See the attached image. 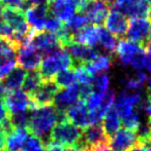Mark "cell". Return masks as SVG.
Returning a JSON list of instances; mask_svg holds the SVG:
<instances>
[{
    "instance_id": "obj_35",
    "label": "cell",
    "mask_w": 151,
    "mask_h": 151,
    "mask_svg": "<svg viewBox=\"0 0 151 151\" xmlns=\"http://www.w3.org/2000/svg\"><path fill=\"white\" fill-rule=\"evenodd\" d=\"M63 27H64V24L61 21H59L58 19L54 18L52 16H49L48 19L46 20V23H44V29L46 31L50 32V33L58 35L63 29Z\"/></svg>"
},
{
    "instance_id": "obj_14",
    "label": "cell",
    "mask_w": 151,
    "mask_h": 151,
    "mask_svg": "<svg viewBox=\"0 0 151 151\" xmlns=\"http://www.w3.org/2000/svg\"><path fill=\"white\" fill-rule=\"evenodd\" d=\"M81 139H82V142L84 143L87 150L97 147V146L105 145V144L110 145V139L107 137L101 123L91 124L83 129Z\"/></svg>"
},
{
    "instance_id": "obj_34",
    "label": "cell",
    "mask_w": 151,
    "mask_h": 151,
    "mask_svg": "<svg viewBox=\"0 0 151 151\" xmlns=\"http://www.w3.org/2000/svg\"><path fill=\"white\" fill-rule=\"evenodd\" d=\"M44 147V146L42 140H39L37 137H35V136L31 135L29 133L28 137H27V139L25 140L24 144H23L21 151H39Z\"/></svg>"
},
{
    "instance_id": "obj_1",
    "label": "cell",
    "mask_w": 151,
    "mask_h": 151,
    "mask_svg": "<svg viewBox=\"0 0 151 151\" xmlns=\"http://www.w3.org/2000/svg\"><path fill=\"white\" fill-rule=\"evenodd\" d=\"M57 122V111L53 106L37 107L30 110V118L27 129L31 135L37 137L47 147L50 142V134Z\"/></svg>"
},
{
    "instance_id": "obj_37",
    "label": "cell",
    "mask_w": 151,
    "mask_h": 151,
    "mask_svg": "<svg viewBox=\"0 0 151 151\" xmlns=\"http://www.w3.org/2000/svg\"><path fill=\"white\" fill-rule=\"evenodd\" d=\"M12 36V30L10 29V27L6 24L5 21L2 18V16L0 14V37L10 39Z\"/></svg>"
},
{
    "instance_id": "obj_17",
    "label": "cell",
    "mask_w": 151,
    "mask_h": 151,
    "mask_svg": "<svg viewBox=\"0 0 151 151\" xmlns=\"http://www.w3.org/2000/svg\"><path fill=\"white\" fill-rule=\"evenodd\" d=\"M137 133L128 129H120L110 140V147L114 151H128L137 142Z\"/></svg>"
},
{
    "instance_id": "obj_28",
    "label": "cell",
    "mask_w": 151,
    "mask_h": 151,
    "mask_svg": "<svg viewBox=\"0 0 151 151\" xmlns=\"http://www.w3.org/2000/svg\"><path fill=\"white\" fill-rule=\"evenodd\" d=\"M53 81L57 86L58 88H66L69 86L76 83V74L75 69H66L59 71L56 75L53 77Z\"/></svg>"
},
{
    "instance_id": "obj_19",
    "label": "cell",
    "mask_w": 151,
    "mask_h": 151,
    "mask_svg": "<svg viewBox=\"0 0 151 151\" xmlns=\"http://www.w3.org/2000/svg\"><path fill=\"white\" fill-rule=\"evenodd\" d=\"M66 119L78 127L79 129H85L88 125H90L89 121V113L85 106V102L80 100L75 105L69 107L65 112Z\"/></svg>"
},
{
    "instance_id": "obj_27",
    "label": "cell",
    "mask_w": 151,
    "mask_h": 151,
    "mask_svg": "<svg viewBox=\"0 0 151 151\" xmlns=\"http://www.w3.org/2000/svg\"><path fill=\"white\" fill-rule=\"evenodd\" d=\"M44 79H42V75L38 72V70H34V71H30L29 73L26 74L24 83H23L22 88L23 91L27 93V95L31 96L35 91L39 88V86L42 83Z\"/></svg>"
},
{
    "instance_id": "obj_10",
    "label": "cell",
    "mask_w": 151,
    "mask_h": 151,
    "mask_svg": "<svg viewBox=\"0 0 151 151\" xmlns=\"http://www.w3.org/2000/svg\"><path fill=\"white\" fill-rule=\"evenodd\" d=\"M82 12L94 26H101L105 23V20L109 14V5L103 0H87L86 4L82 8Z\"/></svg>"
},
{
    "instance_id": "obj_15",
    "label": "cell",
    "mask_w": 151,
    "mask_h": 151,
    "mask_svg": "<svg viewBox=\"0 0 151 151\" xmlns=\"http://www.w3.org/2000/svg\"><path fill=\"white\" fill-rule=\"evenodd\" d=\"M105 25L106 29L111 34H113L115 37L123 39L126 35L128 21H127V17H125L122 12L113 8L108 14L105 20Z\"/></svg>"
},
{
    "instance_id": "obj_8",
    "label": "cell",
    "mask_w": 151,
    "mask_h": 151,
    "mask_svg": "<svg viewBox=\"0 0 151 151\" xmlns=\"http://www.w3.org/2000/svg\"><path fill=\"white\" fill-rule=\"evenodd\" d=\"M3 102L9 114L16 113V112L27 111V110L36 108L33 105L30 96L21 90L6 91L3 98Z\"/></svg>"
},
{
    "instance_id": "obj_50",
    "label": "cell",
    "mask_w": 151,
    "mask_h": 151,
    "mask_svg": "<svg viewBox=\"0 0 151 151\" xmlns=\"http://www.w3.org/2000/svg\"><path fill=\"white\" fill-rule=\"evenodd\" d=\"M2 9H3V4H2L1 1H0V12H2Z\"/></svg>"
},
{
    "instance_id": "obj_55",
    "label": "cell",
    "mask_w": 151,
    "mask_h": 151,
    "mask_svg": "<svg viewBox=\"0 0 151 151\" xmlns=\"http://www.w3.org/2000/svg\"><path fill=\"white\" fill-rule=\"evenodd\" d=\"M2 151H3V150H2Z\"/></svg>"
},
{
    "instance_id": "obj_38",
    "label": "cell",
    "mask_w": 151,
    "mask_h": 151,
    "mask_svg": "<svg viewBox=\"0 0 151 151\" xmlns=\"http://www.w3.org/2000/svg\"><path fill=\"white\" fill-rule=\"evenodd\" d=\"M1 3L3 5H5L6 7L9 8H19V9H22L25 5V2L26 0H0Z\"/></svg>"
},
{
    "instance_id": "obj_25",
    "label": "cell",
    "mask_w": 151,
    "mask_h": 151,
    "mask_svg": "<svg viewBox=\"0 0 151 151\" xmlns=\"http://www.w3.org/2000/svg\"><path fill=\"white\" fill-rule=\"evenodd\" d=\"M98 43L103 47V50L106 52L113 56L116 54V48H117V38L115 37L113 34H111L106 28L99 27V40Z\"/></svg>"
},
{
    "instance_id": "obj_22",
    "label": "cell",
    "mask_w": 151,
    "mask_h": 151,
    "mask_svg": "<svg viewBox=\"0 0 151 151\" xmlns=\"http://www.w3.org/2000/svg\"><path fill=\"white\" fill-rule=\"evenodd\" d=\"M113 65V59L110 55L98 54L90 63L86 64L85 67L89 71V73L93 76L101 73H106Z\"/></svg>"
},
{
    "instance_id": "obj_6",
    "label": "cell",
    "mask_w": 151,
    "mask_h": 151,
    "mask_svg": "<svg viewBox=\"0 0 151 151\" xmlns=\"http://www.w3.org/2000/svg\"><path fill=\"white\" fill-rule=\"evenodd\" d=\"M112 6L131 19L151 18V7L147 0H115Z\"/></svg>"
},
{
    "instance_id": "obj_16",
    "label": "cell",
    "mask_w": 151,
    "mask_h": 151,
    "mask_svg": "<svg viewBox=\"0 0 151 151\" xmlns=\"http://www.w3.org/2000/svg\"><path fill=\"white\" fill-rule=\"evenodd\" d=\"M48 16H50L49 3L30 6L26 10V14H25L29 27L35 32L44 30V23L48 19Z\"/></svg>"
},
{
    "instance_id": "obj_49",
    "label": "cell",
    "mask_w": 151,
    "mask_h": 151,
    "mask_svg": "<svg viewBox=\"0 0 151 151\" xmlns=\"http://www.w3.org/2000/svg\"><path fill=\"white\" fill-rule=\"evenodd\" d=\"M103 1L105 2L106 4H108V5H113L115 0H103Z\"/></svg>"
},
{
    "instance_id": "obj_3",
    "label": "cell",
    "mask_w": 151,
    "mask_h": 151,
    "mask_svg": "<svg viewBox=\"0 0 151 151\" xmlns=\"http://www.w3.org/2000/svg\"><path fill=\"white\" fill-rule=\"evenodd\" d=\"M73 68L74 62L71 56L64 48H62L57 52L44 57L37 70L44 80H52L59 71Z\"/></svg>"
},
{
    "instance_id": "obj_26",
    "label": "cell",
    "mask_w": 151,
    "mask_h": 151,
    "mask_svg": "<svg viewBox=\"0 0 151 151\" xmlns=\"http://www.w3.org/2000/svg\"><path fill=\"white\" fill-rule=\"evenodd\" d=\"M148 76L145 72L139 71L133 76H129L126 79H124L123 83H124V90L129 91H140L141 88H143L144 84L147 82Z\"/></svg>"
},
{
    "instance_id": "obj_47",
    "label": "cell",
    "mask_w": 151,
    "mask_h": 151,
    "mask_svg": "<svg viewBox=\"0 0 151 151\" xmlns=\"http://www.w3.org/2000/svg\"><path fill=\"white\" fill-rule=\"evenodd\" d=\"M6 93V90L4 88L3 84H2V82L0 81V101H2L4 98V96H5Z\"/></svg>"
},
{
    "instance_id": "obj_33",
    "label": "cell",
    "mask_w": 151,
    "mask_h": 151,
    "mask_svg": "<svg viewBox=\"0 0 151 151\" xmlns=\"http://www.w3.org/2000/svg\"><path fill=\"white\" fill-rule=\"evenodd\" d=\"M75 74L76 80L80 82V84H91L92 79L94 76L89 73V71L86 69L85 65H79L75 67Z\"/></svg>"
},
{
    "instance_id": "obj_39",
    "label": "cell",
    "mask_w": 151,
    "mask_h": 151,
    "mask_svg": "<svg viewBox=\"0 0 151 151\" xmlns=\"http://www.w3.org/2000/svg\"><path fill=\"white\" fill-rule=\"evenodd\" d=\"M141 106H142V108L145 110L146 113H147L148 122H151V97L150 96L147 95V98L142 101Z\"/></svg>"
},
{
    "instance_id": "obj_48",
    "label": "cell",
    "mask_w": 151,
    "mask_h": 151,
    "mask_svg": "<svg viewBox=\"0 0 151 151\" xmlns=\"http://www.w3.org/2000/svg\"><path fill=\"white\" fill-rule=\"evenodd\" d=\"M63 151H87V150L81 149V148L76 147V146H69V147H64V150Z\"/></svg>"
},
{
    "instance_id": "obj_52",
    "label": "cell",
    "mask_w": 151,
    "mask_h": 151,
    "mask_svg": "<svg viewBox=\"0 0 151 151\" xmlns=\"http://www.w3.org/2000/svg\"><path fill=\"white\" fill-rule=\"evenodd\" d=\"M147 2H148V4H149L150 7H151V0H147Z\"/></svg>"
},
{
    "instance_id": "obj_32",
    "label": "cell",
    "mask_w": 151,
    "mask_h": 151,
    "mask_svg": "<svg viewBox=\"0 0 151 151\" xmlns=\"http://www.w3.org/2000/svg\"><path fill=\"white\" fill-rule=\"evenodd\" d=\"M30 118V110L9 114V119L15 129H27Z\"/></svg>"
},
{
    "instance_id": "obj_30",
    "label": "cell",
    "mask_w": 151,
    "mask_h": 151,
    "mask_svg": "<svg viewBox=\"0 0 151 151\" xmlns=\"http://www.w3.org/2000/svg\"><path fill=\"white\" fill-rule=\"evenodd\" d=\"M90 86L91 88H92V91H94V93H105V91L109 90V86H110L109 75L106 73H101V74H97V75H94Z\"/></svg>"
},
{
    "instance_id": "obj_31",
    "label": "cell",
    "mask_w": 151,
    "mask_h": 151,
    "mask_svg": "<svg viewBox=\"0 0 151 151\" xmlns=\"http://www.w3.org/2000/svg\"><path fill=\"white\" fill-rule=\"evenodd\" d=\"M18 47L8 38L0 37V58H16Z\"/></svg>"
},
{
    "instance_id": "obj_12",
    "label": "cell",
    "mask_w": 151,
    "mask_h": 151,
    "mask_svg": "<svg viewBox=\"0 0 151 151\" xmlns=\"http://www.w3.org/2000/svg\"><path fill=\"white\" fill-rule=\"evenodd\" d=\"M42 55L29 44L20 46L17 50L16 61L19 67L24 70L34 71L37 70L42 63Z\"/></svg>"
},
{
    "instance_id": "obj_20",
    "label": "cell",
    "mask_w": 151,
    "mask_h": 151,
    "mask_svg": "<svg viewBox=\"0 0 151 151\" xmlns=\"http://www.w3.org/2000/svg\"><path fill=\"white\" fill-rule=\"evenodd\" d=\"M75 41L87 45L89 47H94L98 44L99 40V27L94 25H87L74 37Z\"/></svg>"
},
{
    "instance_id": "obj_45",
    "label": "cell",
    "mask_w": 151,
    "mask_h": 151,
    "mask_svg": "<svg viewBox=\"0 0 151 151\" xmlns=\"http://www.w3.org/2000/svg\"><path fill=\"white\" fill-rule=\"evenodd\" d=\"M151 19V18H150ZM144 50H146L147 52H151V28L149 31V34H148L147 40H146L145 46H144Z\"/></svg>"
},
{
    "instance_id": "obj_42",
    "label": "cell",
    "mask_w": 151,
    "mask_h": 151,
    "mask_svg": "<svg viewBox=\"0 0 151 151\" xmlns=\"http://www.w3.org/2000/svg\"><path fill=\"white\" fill-rule=\"evenodd\" d=\"M5 142H6V136L0 129V151L5 149Z\"/></svg>"
},
{
    "instance_id": "obj_2",
    "label": "cell",
    "mask_w": 151,
    "mask_h": 151,
    "mask_svg": "<svg viewBox=\"0 0 151 151\" xmlns=\"http://www.w3.org/2000/svg\"><path fill=\"white\" fill-rule=\"evenodd\" d=\"M116 54L122 66H131L137 70H142L145 68L146 54L147 50H144L141 45L129 40L121 39L117 44Z\"/></svg>"
},
{
    "instance_id": "obj_4",
    "label": "cell",
    "mask_w": 151,
    "mask_h": 151,
    "mask_svg": "<svg viewBox=\"0 0 151 151\" xmlns=\"http://www.w3.org/2000/svg\"><path fill=\"white\" fill-rule=\"evenodd\" d=\"M82 138V131L69 122L67 119L58 121L53 127L50 134V142L49 145L62 146H76ZM48 145V146H49Z\"/></svg>"
},
{
    "instance_id": "obj_56",
    "label": "cell",
    "mask_w": 151,
    "mask_h": 151,
    "mask_svg": "<svg viewBox=\"0 0 151 151\" xmlns=\"http://www.w3.org/2000/svg\"><path fill=\"white\" fill-rule=\"evenodd\" d=\"M50 1H51V0H50Z\"/></svg>"
},
{
    "instance_id": "obj_46",
    "label": "cell",
    "mask_w": 151,
    "mask_h": 151,
    "mask_svg": "<svg viewBox=\"0 0 151 151\" xmlns=\"http://www.w3.org/2000/svg\"><path fill=\"white\" fill-rule=\"evenodd\" d=\"M47 149L48 151H63L64 150V147L62 146H56V145H49L47 146Z\"/></svg>"
},
{
    "instance_id": "obj_23",
    "label": "cell",
    "mask_w": 151,
    "mask_h": 151,
    "mask_svg": "<svg viewBox=\"0 0 151 151\" xmlns=\"http://www.w3.org/2000/svg\"><path fill=\"white\" fill-rule=\"evenodd\" d=\"M103 118H104L103 129L105 131L107 137L111 140L113 138V136L118 132L121 124L120 117H119L118 113H117V110L114 107V105L108 109V111L105 113Z\"/></svg>"
},
{
    "instance_id": "obj_40",
    "label": "cell",
    "mask_w": 151,
    "mask_h": 151,
    "mask_svg": "<svg viewBox=\"0 0 151 151\" xmlns=\"http://www.w3.org/2000/svg\"><path fill=\"white\" fill-rule=\"evenodd\" d=\"M7 118H9V112H8L7 108H6L5 104L2 100V101H0V124Z\"/></svg>"
},
{
    "instance_id": "obj_13",
    "label": "cell",
    "mask_w": 151,
    "mask_h": 151,
    "mask_svg": "<svg viewBox=\"0 0 151 151\" xmlns=\"http://www.w3.org/2000/svg\"><path fill=\"white\" fill-rule=\"evenodd\" d=\"M58 90L53 80H44L39 88L30 96L33 105L36 108L52 106Z\"/></svg>"
},
{
    "instance_id": "obj_44",
    "label": "cell",
    "mask_w": 151,
    "mask_h": 151,
    "mask_svg": "<svg viewBox=\"0 0 151 151\" xmlns=\"http://www.w3.org/2000/svg\"><path fill=\"white\" fill-rule=\"evenodd\" d=\"M128 151H151L149 149H147V148H145L144 146H142L140 143H138V142H136V144L133 146V147L131 148Z\"/></svg>"
},
{
    "instance_id": "obj_5",
    "label": "cell",
    "mask_w": 151,
    "mask_h": 151,
    "mask_svg": "<svg viewBox=\"0 0 151 151\" xmlns=\"http://www.w3.org/2000/svg\"><path fill=\"white\" fill-rule=\"evenodd\" d=\"M27 44L34 47L42 56L44 57L57 52L63 48L58 36L44 30L38 32L33 31Z\"/></svg>"
},
{
    "instance_id": "obj_21",
    "label": "cell",
    "mask_w": 151,
    "mask_h": 151,
    "mask_svg": "<svg viewBox=\"0 0 151 151\" xmlns=\"http://www.w3.org/2000/svg\"><path fill=\"white\" fill-rule=\"evenodd\" d=\"M26 71L23 68L16 66L5 77L3 78V84L4 88L6 91H16L22 88L23 83H24L25 77H26Z\"/></svg>"
},
{
    "instance_id": "obj_29",
    "label": "cell",
    "mask_w": 151,
    "mask_h": 151,
    "mask_svg": "<svg viewBox=\"0 0 151 151\" xmlns=\"http://www.w3.org/2000/svg\"><path fill=\"white\" fill-rule=\"evenodd\" d=\"M87 25H88V20H87V18L82 12H79L78 14H75L69 22L65 23L64 26H65L66 31L69 32V34L74 39L76 34L78 33V32H80L83 28H85Z\"/></svg>"
},
{
    "instance_id": "obj_11",
    "label": "cell",
    "mask_w": 151,
    "mask_h": 151,
    "mask_svg": "<svg viewBox=\"0 0 151 151\" xmlns=\"http://www.w3.org/2000/svg\"><path fill=\"white\" fill-rule=\"evenodd\" d=\"M80 101V86L74 83L66 88H59L54 99L55 109L59 113H65L66 110Z\"/></svg>"
},
{
    "instance_id": "obj_9",
    "label": "cell",
    "mask_w": 151,
    "mask_h": 151,
    "mask_svg": "<svg viewBox=\"0 0 151 151\" xmlns=\"http://www.w3.org/2000/svg\"><path fill=\"white\" fill-rule=\"evenodd\" d=\"M64 50L71 56L74 62V67L79 65H86L98 55V52H96L93 47H89L82 43H79L75 40L69 41L64 46Z\"/></svg>"
},
{
    "instance_id": "obj_36",
    "label": "cell",
    "mask_w": 151,
    "mask_h": 151,
    "mask_svg": "<svg viewBox=\"0 0 151 151\" xmlns=\"http://www.w3.org/2000/svg\"><path fill=\"white\" fill-rule=\"evenodd\" d=\"M17 66L16 58H0V80Z\"/></svg>"
},
{
    "instance_id": "obj_54",
    "label": "cell",
    "mask_w": 151,
    "mask_h": 151,
    "mask_svg": "<svg viewBox=\"0 0 151 151\" xmlns=\"http://www.w3.org/2000/svg\"><path fill=\"white\" fill-rule=\"evenodd\" d=\"M3 151H6V150H5V149H4V150H3Z\"/></svg>"
},
{
    "instance_id": "obj_51",
    "label": "cell",
    "mask_w": 151,
    "mask_h": 151,
    "mask_svg": "<svg viewBox=\"0 0 151 151\" xmlns=\"http://www.w3.org/2000/svg\"><path fill=\"white\" fill-rule=\"evenodd\" d=\"M39 151H48V149H47L46 147H44V148H42V149H40Z\"/></svg>"
},
{
    "instance_id": "obj_7",
    "label": "cell",
    "mask_w": 151,
    "mask_h": 151,
    "mask_svg": "<svg viewBox=\"0 0 151 151\" xmlns=\"http://www.w3.org/2000/svg\"><path fill=\"white\" fill-rule=\"evenodd\" d=\"M151 28L150 18H133L128 23L126 37L129 41L137 43L144 48Z\"/></svg>"
},
{
    "instance_id": "obj_18",
    "label": "cell",
    "mask_w": 151,
    "mask_h": 151,
    "mask_svg": "<svg viewBox=\"0 0 151 151\" xmlns=\"http://www.w3.org/2000/svg\"><path fill=\"white\" fill-rule=\"evenodd\" d=\"M50 14L62 23H67L75 16L77 8L71 0H51L49 3Z\"/></svg>"
},
{
    "instance_id": "obj_24",
    "label": "cell",
    "mask_w": 151,
    "mask_h": 151,
    "mask_svg": "<svg viewBox=\"0 0 151 151\" xmlns=\"http://www.w3.org/2000/svg\"><path fill=\"white\" fill-rule=\"evenodd\" d=\"M29 132L27 129H15V131L6 137V151H21L25 140L27 139Z\"/></svg>"
},
{
    "instance_id": "obj_53",
    "label": "cell",
    "mask_w": 151,
    "mask_h": 151,
    "mask_svg": "<svg viewBox=\"0 0 151 151\" xmlns=\"http://www.w3.org/2000/svg\"><path fill=\"white\" fill-rule=\"evenodd\" d=\"M149 123V127H150V136H151V122H148Z\"/></svg>"
},
{
    "instance_id": "obj_43",
    "label": "cell",
    "mask_w": 151,
    "mask_h": 151,
    "mask_svg": "<svg viewBox=\"0 0 151 151\" xmlns=\"http://www.w3.org/2000/svg\"><path fill=\"white\" fill-rule=\"evenodd\" d=\"M145 68L148 72H150L151 73V52H147V54H146Z\"/></svg>"
},
{
    "instance_id": "obj_41",
    "label": "cell",
    "mask_w": 151,
    "mask_h": 151,
    "mask_svg": "<svg viewBox=\"0 0 151 151\" xmlns=\"http://www.w3.org/2000/svg\"><path fill=\"white\" fill-rule=\"evenodd\" d=\"M71 1L73 2V4L76 6L77 12H80L81 10H82V8L84 7L85 4H86L87 0H71Z\"/></svg>"
}]
</instances>
